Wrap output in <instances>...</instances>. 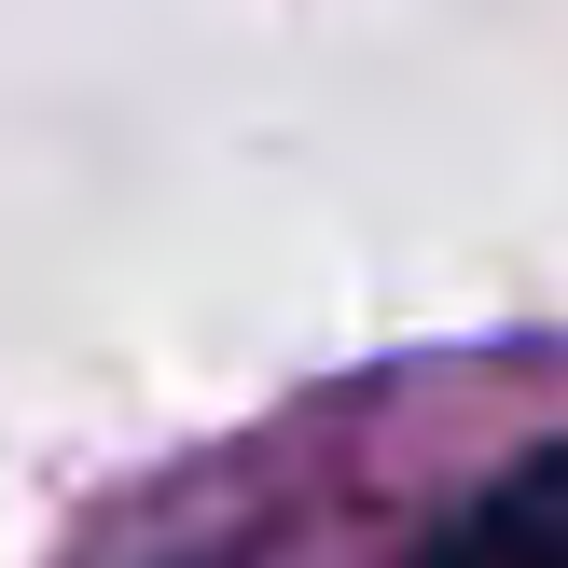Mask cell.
<instances>
[{"label": "cell", "mask_w": 568, "mask_h": 568, "mask_svg": "<svg viewBox=\"0 0 568 568\" xmlns=\"http://www.w3.org/2000/svg\"><path fill=\"white\" fill-rule=\"evenodd\" d=\"M416 568H568V444L514 458L499 486H471L458 514L430 527V555H416Z\"/></svg>", "instance_id": "1"}]
</instances>
